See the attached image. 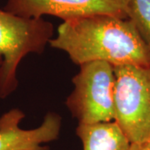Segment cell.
Segmentation results:
<instances>
[{"label": "cell", "instance_id": "6", "mask_svg": "<svg viewBox=\"0 0 150 150\" xmlns=\"http://www.w3.org/2000/svg\"><path fill=\"white\" fill-rule=\"evenodd\" d=\"M24 113L13 108L0 117V150H49L43 144L59 138L62 119L58 113L48 112L40 126L22 129L20 123Z\"/></svg>", "mask_w": 150, "mask_h": 150}, {"label": "cell", "instance_id": "1", "mask_svg": "<svg viewBox=\"0 0 150 150\" xmlns=\"http://www.w3.org/2000/svg\"><path fill=\"white\" fill-rule=\"evenodd\" d=\"M49 44L79 66L95 61L150 66L149 51L129 18L100 14L65 21Z\"/></svg>", "mask_w": 150, "mask_h": 150}, {"label": "cell", "instance_id": "3", "mask_svg": "<svg viewBox=\"0 0 150 150\" xmlns=\"http://www.w3.org/2000/svg\"><path fill=\"white\" fill-rule=\"evenodd\" d=\"M114 122L132 143L150 139V66L113 67Z\"/></svg>", "mask_w": 150, "mask_h": 150}, {"label": "cell", "instance_id": "7", "mask_svg": "<svg viewBox=\"0 0 150 150\" xmlns=\"http://www.w3.org/2000/svg\"><path fill=\"white\" fill-rule=\"evenodd\" d=\"M76 134L82 141L83 150H129L131 144L114 121L79 123Z\"/></svg>", "mask_w": 150, "mask_h": 150}, {"label": "cell", "instance_id": "8", "mask_svg": "<svg viewBox=\"0 0 150 150\" xmlns=\"http://www.w3.org/2000/svg\"><path fill=\"white\" fill-rule=\"evenodd\" d=\"M126 11L150 53V0H127Z\"/></svg>", "mask_w": 150, "mask_h": 150}, {"label": "cell", "instance_id": "4", "mask_svg": "<svg viewBox=\"0 0 150 150\" xmlns=\"http://www.w3.org/2000/svg\"><path fill=\"white\" fill-rule=\"evenodd\" d=\"M73 83L74 89L68 97L66 105L79 123L114 121L115 76L112 65L101 61L81 64Z\"/></svg>", "mask_w": 150, "mask_h": 150}, {"label": "cell", "instance_id": "2", "mask_svg": "<svg viewBox=\"0 0 150 150\" xmlns=\"http://www.w3.org/2000/svg\"><path fill=\"white\" fill-rule=\"evenodd\" d=\"M53 34V24L42 18H23L0 9V98L17 89L22 59L29 53H43Z\"/></svg>", "mask_w": 150, "mask_h": 150}, {"label": "cell", "instance_id": "5", "mask_svg": "<svg viewBox=\"0 0 150 150\" xmlns=\"http://www.w3.org/2000/svg\"><path fill=\"white\" fill-rule=\"evenodd\" d=\"M127 0H7L4 10L18 16L40 18L52 15L64 22L93 15L128 18Z\"/></svg>", "mask_w": 150, "mask_h": 150}, {"label": "cell", "instance_id": "9", "mask_svg": "<svg viewBox=\"0 0 150 150\" xmlns=\"http://www.w3.org/2000/svg\"><path fill=\"white\" fill-rule=\"evenodd\" d=\"M129 150H150V139L139 143H132Z\"/></svg>", "mask_w": 150, "mask_h": 150}]
</instances>
